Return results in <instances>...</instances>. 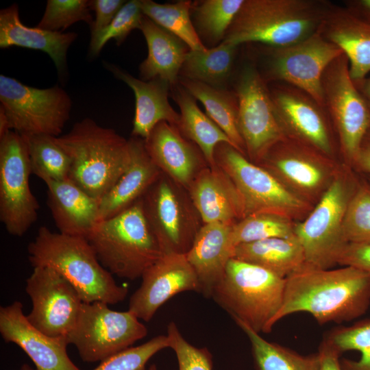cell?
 I'll list each match as a JSON object with an SVG mask.
<instances>
[{
	"instance_id": "obj_1",
	"label": "cell",
	"mask_w": 370,
	"mask_h": 370,
	"mask_svg": "<svg viewBox=\"0 0 370 370\" xmlns=\"http://www.w3.org/2000/svg\"><path fill=\"white\" fill-rule=\"evenodd\" d=\"M370 305V273L360 269L304 266L286 278L282 305L270 328L295 312H308L320 324L342 323L363 315Z\"/></svg>"
},
{
	"instance_id": "obj_2",
	"label": "cell",
	"mask_w": 370,
	"mask_h": 370,
	"mask_svg": "<svg viewBox=\"0 0 370 370\" xmlns=\"http://www.w3.org/2000/svg\"><path fill=\"white\" fill-rule=\"evenodd\" d=\"M27 251L33 267L53 269L75 288L83 302L115 304L127 295V288L116 284L84 238L53 232L41 226Z\"/></svg>"
},
{
	"instance_id": "obj_3",
	"label": "cell",
	"mask_w": 370,
	"mask_h": 370,
	"mask_svg": "<svg viewBox=\"0 0 370 370\" xmlns=\"http://www.w3.org/2000/svg\"><path fill=\"white\" fill-rule=\"evenodd\" d=\"M331 2L323 0H244L223 41L283 47L316 32Z\"/></svg>"
},
{
	"instance_id": "obj_4",
	"label": "cell",
	"mask_w": 370,
	"mask_h": 370,
	"mask_svg": "<svg viewBox=\"0 0 370 370\" xmlns=\"http://www.w3.org/2000/svg\"><path fill=\"white\" fill-rule=\"evenodd\" d=\"M56 141L71 159L69 179L98 201L130 162L129 140L90 118L77 122L69 133L56 137Z\"/></svg>"
},
{
	"instance_id": "obj_5",
	"label": "cell",
	"mask_w": 370,
	"mask_h": 370,
	"mask_svg": "<svg viewBox=\"0 0 370 370\" xmlns=\"http://www.w3.org/2000/svg\"><path fill=\"white\" fill-rule=\"evenodd\" d=\"M88 241L104 268L130 280L141 277L164 254L145 217L141 198L100 221Z\"/></svg>"
},
{
	"instance_id": "obj_6",
	"label": "cell",
	"mask_w": 370,
	"mask_h": 370,
	"mask_svg": "<svg viewBox=\"0 0 370 370\" xmlns=\"http://www.w3.org/2000/svg\"><path fill=\"white\" fill-rule=\"evenodd\" d=\"M286 278L259 266L232 258L211 297L234 320L255 332H269L284 299Z\"/></svg>"
},
{
	"instance_id": "obj_7",
	"label": "cell",
	"mask_w": 370,
	"mask_h": 370,
	"mask_svg": "<svg viewBox=\"0 0 370 370\" xmlns=\"http://www.w3.org/2000/svg\"><path fill=\"white\" fill-rule=\"evenodd\" d=\"M216 164L235 185L245 217L271 214L293 220L310 210V205L280 180L228 143H221L214 151ZM244 217V218H245Z\"/></svg>"
},
{
	"instance_id": "obj_8",
	"label": "cell",
	"mask_w": 370,
	"mask_h": 370,
	"mask_svg": "<svg viewBox=\"0 0 370 370\" xmlns=\"http://www.w3.org/2000/svg\"><path fill=\"white\" fill-rule=\"evenodd\" d=\"M0 103L10 130L21 135L56 137L69 119L72 106L68 93L58 85L38 88L4 75H0Z\"/></svg>"
},
{
	"instance_id": "obj_9",
	"label": "cell",
	"mask_w": 370,
	"mask_h": 370,
	"mask_svg": "<svg viewBox=\"0 0 370 370\" xmlns=\"http://www.w3.org/2000/svg\"><path fill=\"white\" fill-rule=\"evenodd\" d=\"M141 199L163 253L186 254L204 224L188 190L161 173Z\"/></svg>"
},
{
	"instance_id": "obj_10",
	"label": "cell",
	"mask_w": 370,
	"mask_h": 370,
	"mask_svg": "<svg viewBox=\"0 0 370 370\" xmlns=\"http://www.w3.org/2000/svg\"><path fill=\"white\" fill-rule=\"evenodd\" d=\"M264 79L296 87L311 96L324 107L321 79L325 69L343 53L327 40L319 29L298 42L283 46L264 45ZM260 71V70H259Z\"/></svg>"
},
{
	"instance_id": "obj_11",
	"label": "cell",
	"mask_w": 370,
	"mask_h": 370,
	"mask_svg": "<svg viewBox=\"0 0 370 370\" xmlns=\"http://www.w3.org/2000/svg\"><path fill=\"white\" fill-rule=\"evenodd\" d=\"M147 334V329L130 310L115 311L101 301L83 302L78 319L67 336L84 362H101Z\"/></svg>"
},
{
	"instance_id": "obj_12",
	"label": "cell",
	"mask_w": 370,
	"mask_h": 370,
	"mask_svg": "<svg viewBox=\"0 0 370 370\" xmlns=\"http://www.w3.org/2000/svg\"><path fill=\"white\" fill-rule=\"evenodd\" d=\"M350 197L345 180L336 175L309 215L295 225V236L304 249V266L325 269L337 264L347 244L342 226Z\"/></svg>"
},
{
	"instance_id": "obj_13",
	"label": "cell",
	"mask_w": 370,
	"mask_h": 370,
	"mask_svg": "<svg viewBox=\"0 0 370 370\" xmlns=\"http://www.w3.org/2000/svg\"><path fill=\"white\" fill-rule=\"evenodd\" d=\"M235 92L238 104V127L246 156L258 164L287 136L278 119L268 83L255 64L243 66Z\"/></svg>"
},
{
	"instance_id": "obj_14",
	"label": "cell",
	"mask_w": 370,
	"mask_h": 370,
	"mask_svg": "<svg viewBox=\"0 0 370 370\" xmlns=\"http://www.w3.org/2000/svg\"><path fill=\"white\" fill-rule=\"evenodd\" d=\"M321 86L324 106L336 130L341 152L354 163L370 130V109L350 77L344 53L325 69Z\"/></svg>"
},
{
	"instance_id": "obj_15",
	"label": "cell",
	"mask_w": 370,
	"mask_h": 370,
	"mask_svg": "<svg viewBox=\"0 0 370 370\" xmlns=\"http://www.w3.org/2000/svg\"><path fill=\"white\" fill-rule=\"evenodd\" d=\"M31 174L25 141L11 130L0 138V220L12 236H23L38 218L39 204L29 186Z\"/></svg>"
},
{
	"instance_id": "obj_16",
	"label": "cell",
	"mask_w": 370,
	"mask_h": 370,
	"mask_svg": "<svg viewBox=\"0 0 370 370\" xmlns=\"http://www.w3.org/2000/svg\"><path fill=\"white\" fill-rule=\"evenodd\" d=\"M25 291L32 303L28 321L49 336L67 338L83 304L75 288L53 269L36 267L26 280Z\"/></svg>"
},
{
	"instance_id": "obj_17",
	"label": "cell",
	"mask_w": 370,
	"mask_h": 370,
	"mask_svg": "<svg viewBox=\"0 0 370 370\" xmlns=\"http://www.w3.org/2000/svg\"><path fill=\"white\" fill-rule=\"evenodd\" d=\"M269 88L278 119L287 138L326 156L332 155L334 145L325 108L291 85L273 82Z\"/></svg>"
},
{
	"instance_id": "obj_18",
	"label": "cell",
	"mask_w": 370,
	"mask_h": 370,
	"mask_svg": "<svg viewBox=\"0 0 370 370\" xmlns=\"http://www.w3.org/2000/svg\"><path fill=\"white\" fill-rule=\"evenodd\" d=\"M141 278L140 286L130 299L128 310L146 322L175 295L185 291L200 293L198 278L186 254H164Z\"/></svg>"
},
{
	"instance_id": "obj_19",
	"label": "cell",
	"mask_w": 370,
	"mask_h": 370,
	"mask_svg": "<svg viewBox=\"0 0 370 370\" xmlns=\"http://www.w3.org/2000/svg\"><path fill=\"white\" fill-rule=\"evenodd\" d=\"M326 156L292 138L275 145L257 164L289 189L312 196L325 191L332 180Z\"/></svg>"
},
{
	"instance_id": "obj_20",
	"label": "cell",
	"mask_w": 370,
	"mask_h": 370,
	"mask_svg": "<svg viewBox=\"0 0 370 370\" xmlns=\"http://www.w3.org/2000/svg\"><path fill=\"white\" fill-rule=\"evenodd\" d=\"M0 333L5 342L15 343L26 353L36 370H81L67 354V338L51 337L35 328L19 301L1 306Z\"/></svg>"
},
{
	"instance_id": "obj_21",
	"label": "cell",
	"mask_w": 370,
	"mask_h": 370,
	"mask_svg": "<svg viewBox=\"0 0 370 370\" xmlns=\"http://www.w3.org/2000/svg\"><path fill=\"white\" fill-rule=\"evenodd\" d=\"M154 164L175 182L188 189L197 175L208 166L198 147L178 128L162 121L144 140Z\"/></svg>"
},
{
	"instance_id": "obj_22",
	"label": "cell",
	"mask_w": 370,
	"mask_h": 370,
	"mask_svg": "<svg viewBox=\"0 0 370 370\" xmlns=\"http://www.w3.org/2000/svg\"><path fill=\"white\" fill-rule=\"evenodd\" d=\"M203 223H235L245 217L239 193L217 164L204 168L187 190Z\"/></svg>"
},
{
	"instance_id": "obj_23",
	"label": "cell",
	"mask_w": 370,
	"mask_h": 370,
	"mask_svg": "<svg viewBox=\"0 0 370 370\" xmlns=\"http://www.w3.org/2000/svg\"><path fill=\"white\" fill-rule=\"evenodd\" d=\"M318 29L347 56L353 82L366 78L370 72V23L331 3Z\"/></svg>"
},
{
	"instance_id": "obj_24",
	"label": "cell",
	"mask_w": 370,
	"mask_h": 370,
	"mask_svg": "<svg viewBox=\"0 0 370 370\" xmlns=\"http://www.w3.org/2000/svg\"><path fill=\"white\" fill-rule=\"evenodd\" d=\"M233 224L204 223L186 254L198 278L200 293L206 297H211L229 261L234 256L236 247L232 238Z\"/></svg>"
},
{
	"instance_id": "obj_25",
	"label": "cell",
	"mask_w": 370,
	"mask_h": 370,
	"mask_svg": "<svg viewBox=\"0 0 370 370\" xmlns=\"http://www.w3.org/2000/svg\"><path fill=\"white\" fill-rule=\"evenodd\" d=\"M45 184L47 204L59 232L88 240L100 221L99 201L69 179Z\"/></svg>"
},
{
	"instance_id": "obj_26",
	"label": "cell",
	"mask_w": 370,
	"mask_h": 370,
	"mask_svg": "<svg viewBox=\"0 0 370 370\" xmlns=\"http://www.w3.org/2000/svg\"><path fill=\"white\" fill-rule=\"evenodd\" d=\"M104 66L134 92L135 114L132 136L145 140L153 129L162 121L178 127L180 115L169 101V88L171 86L166 82L158 79L144 81L133 77L113 64L104 62Z\"/></svg>"
},
{
	"instance_id": "obj_27",
	"label": "cell",
	"mask_w": 370,
	"mask_h": 370,
	"mask_svg": "<svg viewBox=\"0 0 370 370\" xmlns=\"http://www.w3.org/2000/svg\"><path fill=\"white\" fill-rule=\"evenodd\" d=\"M130 162L113 187L99 201L100 221L110 218L140 199L161 174L149 157L144 140L129 139Z\"/></svg>"
},
{
	"instance_id": "obj_28",
	"label": "cell",
	"mask_w": 370,
	"mask_h": 370,
	"mask_svg": "<svg viewBox=\"0 0 370 370\" xmlns=\"http://www.w3.org/2000/svg\"><path fill=\"white\" fill-rule=\"evenodd\" d=\"M77 34L75 32H51L23 24L19 8L14 3L0 11V47H19L47 53L60 75L66 71V53Z\"/></svg>"
},
{
	"instance_id": "obj_29",
	"label": "cell",
	"mask_w": 370,
	"mask_h": 370,
	"mask_svg": "<svg viewBox=\"0 0 370 370\" xmlns=\"http://www.w3.org/2000/svg\"><path fill=\"white\" fill-rule=\"evenodd\" d=\"M139 29L148 48V55L140 64L142 80L158 79L171 87L179 82V75L190 49L180 39L143 14Z\"/></svg>"
},
{
	"instance_id": "obj_30",
	"label": "cell",
	"mask_w": 370,
	"mask_h": 370,
	"mask_svg": "<svg viewBox=\"0 0 370 370\" xmlns=\"http://www.w3.org/2000/svg\"><path fill=\"white\" fill-rule=\"evenodd\" d=\"M234 258L262 267L286 278L304 265L303 247L296 237L271 238L235 247Z\"/></svg>"
},
{
	"instance_id": "obj_31",
	"label": "cell",
	"mask_w": 370,
	"mask_h": 370,
	"mask_svg": "<svg viewBox=\"0 0 370 370\" xmlns=\"http://www.w3.org/2000/svg\"><path fill=\"white\" fill-rule=\"evenodd\" d=\"M172 88L173 97L180 110L178 130L198 147L208 166H214L217 145L224 143L235 148L234 144L206 113L199 109L195 99L180 84Z\"/></svg>"
},
{
	"instance_id": "obj_32",
	"label": "cell",
	"mask_w": 370,
	"mask_h": 370,
	"mask_svg": "<svg viewBox=\"0 0 370 370\" xmlns=\"http://www.w3.org/2000/svg\"><path fill=\"white\" fill-rule=\"evenodd\" d=\"M179 83L203 104L206 114L226 134L235 148L246 156L238 127V104L235 91L182 77Z\"/></svg>"
},
{
	"instance_id": "obj_33",
	"label": "cell",
	"mask_w": 370,
	"mask_h": 370,
	"mask_svg": "<svg viewBox=\"0 0 370 370\" xmlns=\"http://www.w3.org/2000/svg\"><path fill=\"white\" fill-rule=\"evenodd\" d=\"M238 47L222 41L204 51L190 49L180 71L181 77L223 88L231 75Z\"/></svg>"
},
{
	"instance_id": "obj_34",
	"label": "cell",
	"mask_w": 370,
	"mask_h": 370,
	"mask_svg": "<svg viewBox=\"0 0 370 370\" xmlns=\"http://www.w3.org/2000/svg\"><path fill=\"white\" fill-rule=\"evenodd\" d=\"M236 323L247 336L256 370H319L318 354L304 356L263 338L244 323Z\"/></svg>"
},
{
	"instance_id": "obj_35",
	"label": "cell",
	"mask_w": 370,
	"mask_h": 370,
	"mask_svg": "<svg viewBox=\"0 0 370 370\" xmlns=\"http://www.w3.org/2000/svg\"><path fill=\"white\" fill-rule=\"evenodd\" d=\"M193 2L181 0L173 3H158L140 0L143 14L155 23L173 34L193 51L208 48L200 38L191 18Z\"/></svg>"
},
{
	"instance_id": "obj_36",
	"label": "cell",
	"mask_w": 370,
	"mask_h": 370,
	"mask_svg": "<svg viewBox=\"0 0 370 370\" xmlns=\"http://www.w3.org/2000/svg\"><path fill=\"white\" fill-rule=\"evenodd\" d=\"M26 143L32 173L45 183L69 179L71 159L57 143L47 134L21 135Z\"/></svg>"
},
{
	"instance_id": "obj_37",
	"label": "cell",
	"mask_w": 370,
	"mask_h": 370,
	"mask_svg": "<svg viewBox=\"0 0 370 370\" xmlns=\"http://www.w3.org/2000/svg\"><path fill=\"white\" fill-rule=\"evenodd\" d=\"M244 0H204L193 3L194 26L209 43L220 44L241 8Z\"/></svg>"
},
{
	"instance_id": "obj_38",
	"label": "cell",
	"mask_w": 370,
	"mask_h": 370,
	"mask_svg": "<svg viewBox=\"0 0 370 370\" xmlns=\"http://www.w3.org/2000/svg\"><path fill=\"white\" fill-rule=\"evenodd\" d=\"M295 225L291 220L275 214H251L233 224L232 242L236 247L271 238H294Z\"/></svg>"
},
{
	"instance_id": "obj_39",
	"label": "cell",
	"mask_w": 370,
	"mask_h": 370,
	"mask_svg": "<svg viewBox=\"0 0 370 370\" xmlns=\"http://www.w3.org/2000/svg\"><path fill=\"white\" fill-rule=\"evenodd\" d=\"M323 340L341 354L353 350L360 353L358 360L341 361L344 370H370V319L360 320L349 326L335 328Z\"/></svg>"
},
{
	"instance_id": "obj_40",
	"label": "cell",
	"mask_w": 370,
	"mask_h": 370,
	"mask_svg": "<svg viewBox=\"0 0 370 370\" xmlns=\"http://www.w3.org/2000/svg\"><path fill=\"white\" fill-rule=\"evenodd\" d=\"M143 16L140 0L125 2L107 27L90 36L89 56L97 57L112 38L120 45L133 29H139Z\"/></svg>"
},
{
	"instance_id": "obj_41",
	"label": "cell",
	"mask_w": 370,
	"mask_h": 370,
	"mask_svg": "<svg viewBox=\"0 0 370 370\" xmlns=\"http://www.w3.org/2000/svg\"><path fill=\"white\" fill-rule=\"evenodd\" d=\"M342 234L346 243H370V188L360 187L351 196L345 213Z\"/></svg>"
},
{
	"instance_id": "obj_42",
	"label": "cell",
	"mask_w": 370,
	"mask_h": 370,
	"mask_svg": "<svg viewBox=\"0 0 370 370\" xmlns=\"http://www.w3.org/2000/svg\"><path fill=\"white\" fill-rule=\"evenodd\" d=\"M86 0H48L44 14L37 27L51 32H63L78 21L90 26L93 18Z\"/></svg>"
},
{
	"instance_id": "obj_43",
	"label": "cell",
	"mask_w": 370,
	"mask_h": 370,
	"mask_svg": "<svg viewBox=\"0 0 370 370\" xmlns=\"http://www.w3.org/2000/svg\"><path fill=\"white\" fill-rule=\"evenodd\" d=\"M167 347H169L167 336L158 335L140 345L130 347L112 355L93 370H145L148 360Z\"/></svg>"
},
{
	"instance_id": "obj_44",
	"label": "cell",
	"mask_w": 370,
	"mask_h": 370,
	"mask_svg": "<svg viewBox=\"0 0 370 370\" xmlns=\"http://www.w3.org/2000/svg\"><path fill=\"white\" fill-rule=\"evenodd\" d=\"M166 336L169 348L175 353L179 370H212V356L208 349L189 343L174 322L168 325Z\"/></svg>"
},
{
	"instance_id": "obj_45",
	"label": "cell",
	"mask_w": 370,
	"mask_h": 370,
	"mask_svg": "<svg viewBox=\"0 0 370 370\" xmlns=\"http://www.w3.org/2000/svg\"><path fill=\"white\" fill-rule=\"evenodd\" d=\"M90 10L95 12V18L90 26V36L107 27L125 3L123 0L88 1Z\"/></svg>"
},
{
	"instance_id": "obj_46",
	"label": "cell",
	"mask_w": 370,
	"mask_h": 370,
	"mask_svg": "<svg viewBox=\"0 0 370 370\" xmlns=\"http://www.w3.org/2000/svg\"><path fill=\"white\" fill-rule=\"evenodd\" d=\"M337 264L370 273V243H347L341 251Z\"/></svg>"
},
{
	"instance_id": "obj_47",
	"label": "cell",
	"mask_w": 370,
	"mask_h": 370,
	"mask_svg": "<svg viewBox=\"0 0 370 370\" xmlns=\"http://www.w3.org/2000/svg\"><path fill=\"white\" fill-rule=\"evenodd\" d=\"M319 370H344L340 360L341 354L323 340L317 352Z\"/></svg>"
},
{
	"instance_id": "obj_48",
	"label": "cell",
	"mask_w": 370,
	"mask_h": 370,
	"mask_svg": "<svg viewBox=\"0 0 370 370\" xmlns=\"http://www.w3.org/2000/svg\"><path fill=\"white\" fill-rule=\"evenodd\" d=\"M354 163L362 171L370 173V130L362 140Z\"/></svg>"
},
{
	"instance_id": "obj_49",
	"label": "cell",
	"mask_w": 370,
	"mask_h": 370,
	"mask_svg": "<svg viewBox=\"0 0 370 370\" xmlns=\"http://www.w3.org/2000/svg\"><path fill=\"white\" fill-rule=\"evenodd\" d=\"M344 3L352 13L370 23V0H349Z\"/></svg>"
},
{
	"instance_id": "obj_50",
	"label": "cell",
	"mask_w": 370,
	"mask_h": 370,
	"mask_svg": "<svg viewBox=\"0 0 370 370\" xmlns=\"http://www.w3.org/2000/svg\"><path fill=\"white\" fill-rule=\"evenodd\" d=\"M354 84L365 98L370 109V78L366 77L361 81L354 82Z\"/></svg>"
},
{
	"instance_id": "obj_51",
	"label": "cell",
	"mask_w": 370,
	"mask_h": 370,
	"mask_svg": "<svg viewBox=\"0 0 370 370\" xmlns=\"http://www.w3.org/2000/svg\"><path fill=\"white\" fill-rule=\"evenodd\" d=\"M21 370H36V369H33L32 367H31L29 365H28L27 364H24L21 368Z\"/></svg>"
},
{
	"instance_id": "obj_52",
	"label": "cell",
	"mask_w": 370,
	"mask_h": 370,
	"mask_svg": "<svg viewBox=\"0 0 370 370\" xmlns=\"http://www.w3.org/2000/svg\"><path fill=\"white\" fill-rule=\"evenodd\" d=\"M148 370H157V367L155 365H152L150 366Z\"/></svg>"
}]
</instances>
